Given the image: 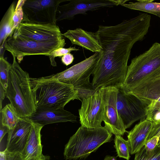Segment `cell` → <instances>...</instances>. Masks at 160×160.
I'll return each instance as SVG.
<instances>
[{"label":"cell","instance_id":"cell-1","mask_svg":"<svg viewBox=\"0 0 160 160\" xmlns=\"http://www.w3.org/2000/svg\"><path fill=\"white\" fill-rule=\"evenodd\" d=\"M150 20L143 13L114 26H99L96 33L102 49L92 74L94 87L123 86L131 49L147 34Z\"/></svg>","mask_w":160,"mask_h":160},{"label":"cell","instance_id":"cell-2","mask_svg":"<svg viewBox=\"0 0 160 160\" xmlns=\"http://www.w3.org/2000/svg\"><path fill=\"white\" fill-rule=\"evenodd\" d=\"M147 106L160 97V43L132 59L123 85Z\"/></svg>","mask_w":160,"mask_h":160},{"label":"cell","instance_id":"cell-3","mask_svg":"<svg viewBox=\"0 0 160 160\" xmlns=\"http://www.w3.org/2000/svg\"><path fill=\"white\" fill-rule=\"evenodd\" d=\"M36 108L64 109L71 100L78 99V92L74 87L59 81L53 75L30 78Z\"/></svg>","mask_w":160,"mask_h":160},{"label":"cell","instance_id":"cell-4","mask_svg":"<svg viewBox=\"0 0 160 160\" xmlns=\"http://www.w3.org/2000/svg\"><path fill=\"white\" fill-rule=\"evenodd\" d=\"M12 56L13 61L9 72L5 95L20 117L29 118L36 108L30 78L21 68L16 61V57Z\"/></svg>","mask_w":160,"mask_h":160},{"label":"cell","instance_id":"cell-5","mask_svg":"<svg viewBox=\"0 0 160 160\" xmlns=\"http://www.w3.org/2000/svg\"><path fill=\"white\" fill-rule=\"evenodd\" d=\"M112 136L105 126L89 129L81 126L66 145L64 158L76 160L87 157L103 144L111 141Z\"/></svg>","mask_w":160,"mask_h":160},{"label":"cell","instance_id":"cell-6","mask_svg":"<svg viewBox=\"0 0 160 160\" xmlns=\"http://www.w3.org/2000/svg\"><path fill=\"white\" fill-rule=\"evenodd\" d=\"M99 54L95 52L66 70L52 75L60 82L73 86L78 91L80 100L97 88L90 82L89 78L96 67Z\"/></svg>","mask_w":160,"mask_h":160},{"label":"cell","instance_id":"cell-7","mask_svg":"<svg viewBox=\"0 0 160 160\" xmlns=\"http://www.w3.org/2000/svg\"><path fill=\"white\" fill-rule=\"evenodd\" d=\"M8 37L5 42V49L17 57L19 63L26 56L42 55L49 56L53 51L63 48L66 44L64 38L40 42L18 35H13Z\"/></svg>","mask_w":160,"mask_h":160},{"label":"cell","instance_id":"cell-8","mask_svg":"<svg viewBox=\"0 0 160 160\" xmlns=\"http://www.w3.org/2000/svg\"><path fill=\"white\" fill-rule=\"evenodd\" d=\"M104 87L97 88L80 100L82 105L78 112L82 126L89 129L102 126L104 110Z\"/></svg>","mask_w":160,"mask_h":160},{"label":"cell","instance_id":"cell-9","mask_svg":"<svg viewBox=\"0 0 160 160\" xmlns=\"http://www.w3.org/2000/svg\"><path fill=\"white\" fill-rule=\"evenodd\" d=\"M64 0H25L22 6V22L56 24V14L59 4Z\"/></svg>","mask_w":160,"mask_h":160},{"label":"cell","instance_id":"cell-10","mask_svg":"<svg viewBox=\"0 0 160 160\" xmlns=\"http://www.w3.org/2000/svg\"><path fill=\"white\" fill-rule=\"evenodd\" d=\"M118 88V111L126 129L137 121L146 118L147 106L137 97L127 92L123 86Z\"/></svg>","mask_w":160,"mask_h":160},{"label":"cell","instance_id":"cell-11","mask_svg":"<svg viewBox=\"0 0 160 160\" xmlns=\"http://www.w3.org/2000/svg\"><path fill=\"white\" fill-rule=\"evenodd\" d=\"M66 4L59 6L56 14V21L73 19L76 15H86L88 11L103 8L112 7L120 5L121 0H73Z\"/></svg>","mask_w":160,"mask_h":160},{"label":"cell","instance_id":"cell-12","mask_svg":"<svg viewBox=\"0 0 160 160\" xmlns=\"http://www.w3.org/2000/svg\"><path fill=\"white\" fill-rule=\"evenodd\" d=\"M118 89L113 86L104 87L103 98L104 114L103 121L105 127L112 134L123 136L126 132L123 123L118 114L117 108Z\"/></svg>","mask_w":160,"mask_h":160},{"label":"cell","instance_id":"cell-13","mask_svg":"<svg viewBox=\"0 0 160 160\" xmlns=\"http://www.w3.org/2000/svg\"><path fill=\"white\" fill-rule=\"evenodd\" d=\"M13 35L40 42L56 41L63 38L58 26L50 23L21 22L15 29Z\"/></svg>","mask_w":160,"mask_h":160},{"label":"cell","instance_id":"cell-14","mask_svg":"<svg viewBox=\"0 0 160 160\" xmlns=\"http://www.w3.org/2000/svg\"><path fill=\"white\" fill-rule=\"evenodd\" d=\"M33 122L28 118H20L15 127L8 133L6 149L22 154L27 144Z\"/></svg>","mask_w":160,"mask_h":160},{"label":"cell","instance_id":"cell-15","mask_svg":"<svg viewBox=\"0 0 160 160\" xmlns=\"http://www.w3.org/2000/svg\"><path fill=\"white\" fill-rule=\"evenodd\" d=\"M28 118L33 122L43 126L58 122H77V117L64 109L36 108L35 112Z\"/></svg>","mask_w":160,"mask_h":160},{"label":"cell","instance_id":"cell-16","mask_svg":"<svg viewBox=\"0 0 160 160\" xmlns=\"http://www.w3.org/2000/svg\"><path fill=\"white\" fill-rule=\"evenodd\" d=\"M72 44L77 45L93 52H99L102 48L96 32L85 31L80 28L68 30L62 34Z\"/></svg>","mask_w":160,"mask_h":160},{"label":"cell","instance_id":"cell-17","mask_svg":"<svg viewBox=\"0 0 160 160\" xmlns=\"http://www.w3.org/2000/svg\"><path fill=\"white\" fill-rule=\"evenodd\" d=\"M152 126V122L145 119L140 121L128 132L131 154L136 153L145 145Z\"/></svg>","mask_w":160,"mask_h":160},{"label":"cell","instance_id":"cell-18","mask_svg":"<svg viewBox=\"0 0 160 160\" xmlns=\"http://www.w3.org/2000/svg\"><path fill=\"white\" fill-rule=\"evenodd\" d=\"M43 126L33 122L27 144L22 153L23 160H42L41 131Z\"/></svg>","mask_w":160,"mask_h":160},{"label":"cell","instance_id":"cell-19","mask_svg":"<svg viewBox=\"0 0 160 160\" xmlns=\"http://www.w3.org/2000/svg\"><path fill=\"white\" fill-rule=\"evenodd\" d=\"M153 0H138L137 2L122 3L121 6L128 8L150 13L160 18V2H153Z\"/></svg>","mask_w":160,"mask_h":160},{"label":"cell","instance_id":"cell-20","mask_svg":"<svg viewBox=\"0 0 160 160\" xmlns=\"http://www.w3.org/2000/svg\"><path fill=\"white\" fill-rule=\"evenodd\" d=\"M0 114V123L7 126L10 130L15 127L21 118L10 103L2 109Z\"/></svg>","mask_w":160,"mask_h":160},{"label":"cell","instance_id":"cell-21","mask_svg":"<svg viewBox=\"0 0 160 160\" xmlns=\"http://www.w3.org/2000/svg\"><path fill=\"white\" fill-rule=\"evenodd\" d=\"M114 147L118 156L129 160L130 158V149L128 140H125L120 135H116L114 138Z\"/></svg>","mask_w":160,"mask_h":160},{"label":"cell","instance_id":"cell-22","mask_svg":"<svg viewBox=\"0 0 160 160\" xmlns=\"http://www.w3.org/2000/svg\"><path fill=\"white\" fill-rule=\"evenodd\" d=\"M146 119L154 124L160 122V97L147 106Z\"/></svg>","mask_w":160,"mask_h":160},{"label":"cell","instance_id":"cell-23","mask_svg":"<svg viewBox=\"0 0 160 160\" xmlns=\"http://www.w3.org/2000/svg\"><path fill=\"white\" fill-rule=\"evenodd\" d=\"M10 64L3 56H0V85L5 91L7 86Z\"/></svg>","mask_w":160,"mask_h":160},{"label":"cell","instance_id":"cell-24","mask_svg":"<svg viewBox=\"0 0 160 160\" xmlns=\"http://www.w3.org/2000/svg\"><path fill=\"white\" fill-rule=\"evenodd\" d=\"M134 160H160V147L157 146L152 152L146 153L144 146L135 153Z\"/></svg>","mask_w":160,"mask_h":160},{"label":"cell","instance_id":"cell-25","mask_svg":"<svg viewBox=\"0 0 160 160\" xmlns=\"http://www.w3.org/2000/svg\"><path fill=\"white\" fill-rule=\"evenodd\" d=\"M25 0H19L17 4L12 19L14 31L19 26L23 19V12L22 7Z\"/></svg>","mask_w":160,"mask_h":160},{"label":"cell","instance_id":"cell-26","mask_svg":"<svg viewBox=\"0 0 160 160\" xmlns=\"http://www.w3.org/2000/svg\"><path fill=\"white\" fill-rule=\"evenodd\" d=\"M79 50V49L76 48L75 47H70L67 48H61L54 50L49 56L51 65L53 67L57 66L56 62L55 60V57L63 56L65 54L70 53L72 51H77Z\"/></svg>","mask_w":160,"mask_h":160},{"label":"cell","instance_id":"cell-27","mask_svg":"<svg viewBox=\"0 0 160 160\" xmlns=\"http://www.w3.org/2000/svg\"><path fill=\"white\" fill-rule=\"evenodd\" d=\"M0 160H23L21 153L11 152L6 149L0 151Z\"/></svg>","mask_w":160,"mask_h":160},{"label":"cell","instance_id":"cell-28","mask_svg":"<svg viewBox=\"0 0 160 160\" xmlns=\"http://www.w3.org/2000/svg\"><path fill=\"white\" fill-rule=\"evenodd\" d=\"M160 138L157 136H154L147 140L144 145L146 153L152 152L157 146Z\"/></svg>","mask_w":160,"mask_h":160},{"label":"cell","instance_id":"cell-29","mask_svg":"<svg viewBox=\"0 0 160 160\" xmlns=\"http://www.w3.org/2000/svg\"><path fill=\"white\" fill-rule=\"evenodd\" d=\"M154 136H157L160 138V122L157 124H153L152 130L147 138V141Z\"/></svg>","mask_w":160,"mask_h":160},{"label":"cell","instance_id":"cell-30","mask_svg":"<svg viewBox=\"0 0 160 160\" xmlns=\"http://www.w3.org/2000/svg\"><path fill=\"white\" fill-rule=\"evenodd\" d=\"M74 59L73 55L68 53L63 55L61 58L62 62L66 66H68L72 63Z\"/></svg>","mask_w":160,"mask_h":160},{"label":"cell","instance_id":"cell-31","mask_svg":"<svg viewBox=\"0 0 160 160\" xmlns=\"http://www.w3.org/2000/svg\"><path fill=\"white\" fill-rule=\"evenodd\" d=\"M10 129L7 126L0 123V142H1L5 135L8 133Z\"/></svg>","mask_w":160,"mask_h":160},{"label":"cell","instance_id":"cell-32","mask_svg":"<svg viewBox=\"0 0 160 160\" xmlns=\"http://www.w3.org/2000/svg\"><path fill=\"white\" fill-rule=\"evenodd\" d=\"M0 111L2 109V102L4 99L5 95V90L0 85Z\"/></svg>","mask_w":160,"mask_h":160},{"label":"cell","instance_id":"cell-33","mask_svg":"<svg viewBox=\"0 0 160 160\" xmlns=\"http://www.w3.org/2000/svg\"><path fill=\"white\" fill-rule=\"evenodd\" d=\"M103 160H117L116 158L114 156L107 155Z\"/></svg>","mask_w":160,"mask_h":160},{"label":"cell","instance_id":"cell-34","mask_svg":"<svg viewBox=\"0 0 160 160\" xmlns=\"http://www.w3.org/2000/svg\"><path fill=\"white\" fill-rule=\"evenodd\" d=\"M50 157L48 156H45L44 158L42 160H49Z\"/></svg>","mask_w":160,"mask_h":160},{"label":"cell","instance_id":"cell-35","mask_svg":"<svg viewBox=\"0 0 160 160\" xmlns=\"http://www.w3.org/2000/svg\"><path fill=\"white\" fill-rule=\"evenodd\" d=\"M157 146L158 147H160V138H159V142H158Z\"/></svg>","mask_w":160,"mask_h":160}]
</instances>
